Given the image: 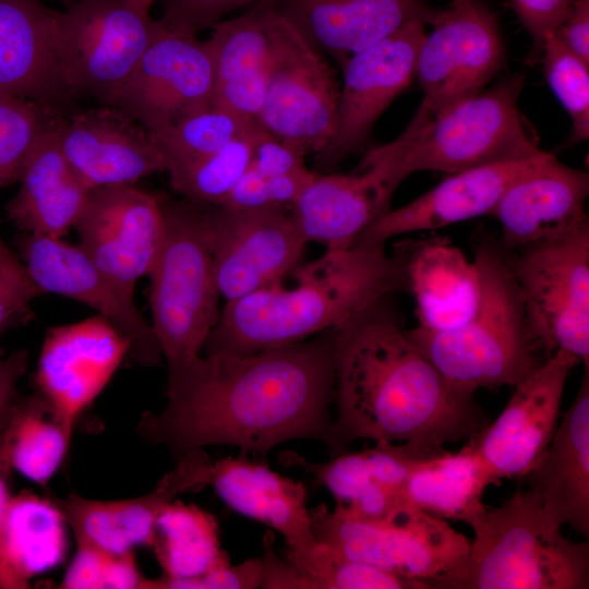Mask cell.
<instances>
[{"label": "cell", "mask_w": 589, "mask_h": 589, "mask_svg": "<svg viewBox=\"0 0 589 589\" xmlns=\"http://www.w3.org/2000/svg\"><path fill=\"white\" fill-rule=\"evenodd\" d=\"M334 381L332 330L249 354L205 353L167 381L166 406L143 412L136 432L177 460L211 445L243 455L297 438L327 446Z\"/></svg>", "instance_id": "1"}, {"label": "cell", "mask_w": 589, "mask_h": 589, "mask_svg": "<svg viewBox=\"0 0 589 589\" xmlns=\"http://www.w3.org/2000/svg\"><path fill=\"white\" fill-rule=\"evenodd\" d=\"M387 299L332 329L337 418L327 447L333 456L361 438L440 450L489 423L474 393L448 382L410 340Z\"/></svg>", "instance_id": "2"}, {"label": "cell", "mask_w": 589, "mask_h": 589, "mask_svg": "<svg viewBox=\"0 0 589 589\" xmlns=\"http://www.w3.org/2000/svg\"><path fill=\"white\" fill-rule=\"evenodd\" d=\"M281 284L227 301L205 353L249 354L338 328L390 294L408 290L402 263L384 249L326 250Z\"/></svg>", "instance_id": "3"}, {"label": "cell", "mask_w": 589, "mask_h": 589, "mask_svg": "<svg viewBox=\"0 0 589 589\" xmlns=\"http://www.w3.org/2000/svg\"><path fill=\"white\" fill-rule=\"evenodd\" d=\"M469 527L468 553L428 580L429 589L589 587V543L566 538L531 488H518L497 507H486Z\"/></svg>", "instance_id": "4"}, {"label": "cell", "mask_w": 589, "mask_h": 589, "mask_svg": "<svg viewBox=\"0 0 589 589\" xmlns=\"http://www.w3.org/2000/svg\"><path fill=\"white\" fill-rule=\"evenodd\" d=\"M521 73L429 115L417 112L394 141L371 148L358 168H377L400 183L417 171L456 173L541 153L518 110Z\"/></svg>", "instance_id": "5"}, {"label": "cell", "mask_w": 589, "mask_h": 589, "mask_svg": "<svg viewBox=\"0 0 589 589\" xmlns=\"http://www.w3.org/2000/svg\"><path fill=\"white\" fill-rule=\"evenodd\" d=\"M481 277L478 306L462 325L429 332L420 327L407 336L454 386L478 388L516 386L545 360L528 333L519 287L500 242L481 239L474 248Z\"/></svg>", "instance_id": "6"}, {"label": "cell", "mask_w": 589, "mask_h": 589, "mask_svg": "<svg viewBox=\"0 0 589 589\" xmlns=\"http://www.w3.org/2000/svg\"><path fill=\"white\" fill-rule=\"evenodd\" d=\"M164 238L148 273L151 324L167 366V381L201 356L219 315L205 204L159 194Z\"/></svg>", "instance_id": "7"}, {"label": "cell", "mask_w": 589, "mask_h": 589, "mask_svg": "<svg viewBox=\"0 0 589 589\" xmlns=\"http://www.w3.org/2000/svg\"><path fill=\"white\" fill-rule=\"evenodd\" d=\"M503 252L537 349L545 359L566 351L589 369V220L564 235Z\"/></svg>", "instance_id": "8"}, {"label": "cell", "mask_w": 589, "mask_h": 589, "mask_svg": "<svg viewBox=\"0 0 589 589\" xmlns=\"http://www.w3.org/2000/svg\"><path fill=\"white\" fill-rule=\"evenodd\" d=\"M310 520L315 541L334 553L423 589H429L428 580L454 568L470 546V540L447 520L414 508L394 519L376 520L320 504L310 509Z\"/></svg>", "instance_id": "9"}, {"label": "cell", "mask_w": 589, "mask_h": 589, "mask_svg": "<svg viewBox=\"0 0 589 589\" xmlns=\"http://www.w3.org/2000/svg\"><path fill=\"white\" fill-rule=\"evenodd\" d=\"M158 29L127 0H77L56 11V51L75 99L103 105L131 74Z\"/></svg>", "instance_id": "10"}, {"label": "cell", "mask_w": 589, "mask_h": 589, "mask_svg": "<svg viewBox=\"0 0 589 589\" xmlns=\"http://www.w3.org/2000/svg\"><path fill=\"white\" fill-rule=\"evenodd\" d=\"M339 89L335 70L322 52L277 14L256 117L261 125L301 155H315L333 133Z\"/></svg>", "instance_id": "11"}, {"label": "cell", "mask_w": 589, "mask_h": 589, "mask_svg": "<svg viewBox=\"0 0 589 589\" xmlns=\"http://www.w3.org/2000/svg\"><path fill=\"white\" fill-rule=\"evenodd\" d=\"M157 23L155 37L131 74L103 104L139 122L152 137L209 109L215 86L207 40Z\"/></svg>", "instance_id": "12"}, {"label": "cell", "mask_w": 589, "mask_h": 589, "mask_svg": "<svg viewBox=\"0 0 589 589\" xmlns=\"http://www.w3.org/2000/svg\"><path fill=\"white\" fill-rule=\"evenodd\" d=\"M417 60L429 115L469 98L503 69L506 47L498 19L484 0H450L437 9Z\"/></svg>", "instance_id": "13"}, {"label": "cell", "mask_w": 589, "mask_h": 589, "mask_svg": "<svg viewBox=\"0 0 589 589\" xmlns=\"http://www.w3.org/2000/svg\"><path fill=\"white\" fill-rule=\"evenodd\" d=\"M425 35V24L411 21L348 59L333 133L314 155L317 170L334 169L368 142L380 116L416 77Z\"/></svg>", "instance_id": "14"}, {"label": "cell", "mask_w": 589, "mask_h": 589, "mask_svg": "<svg viewBox=\"0 0 589 589\" xmlns=\"http://www.w3.org/2000/svg\"><path fill=\"white\" fill-rule=\"evenodd\" d=\"M205 207L216 283L226 302L281 284L298 266L306 241L287 207Z\"/></svg>", "instance_id": "15"}, {"label": "cell", "mask_w": 589, "mask_h": 589, "mask_svg": "<svg viewBox=\"0 0 589 589\" xmlns=\"http://www.w3.org/2000/svg\"><path fill=\"white\" fill-rule=\"evenodd\" d=\"M19 250L40 293L75 300L111 323L130 341L128 359L133 363L156 366L164 362L153 326L136 306L134 293L106 275L79 245L25 233Z\"/></svg>", "instance_id": "16"}, {"label": "cell", "mask_w": 589, "mask_h": 589, "mask_svg": "<svg viewBox=\"0 0 589 589\" xmlns=\"http://www.w3.org/2000/svg\"><path fill=\"white\" fill-rule=\"evenodd\" d=\"M580 361L558 350L518 383L500 416L467 445L501 484L524 479L546 452L558 425L566 381Z\"/></svg>", "instance_id": "17"}, {"label": "cell", "mask_w": 589, "mask_h": 589, "mask_svg": "<svg viewBox=\"0 0 589 589\" xmlns=\"http://www.w3.org/2000/svg\"><path fill=\"white\" fill-rule=\"evenodd\" d=\"M130 341L99 315L46 332L35 382L52 414L73 433L81 414L129 357Z\"/></svg>", "instance_id": "18"}, {"label": "cell", "mask_w": 589, "mask_h": 589, "mask_svg": "<svg viewBox=\"0 0 589 589\" xmlns=\"http://www.w3.org/2000/svg\"><path fill=\"white\" fill-rule=\"evenodd\" d=\"M79 247L112 280L134 293L164 238L159 194L135 184L93 189L74 226Z\"/></svg>", "instance_id": "19"}, {"label": "cell", "mask_w": 589, "mask_h": 589, "mask_svg": "<svg viewBox=\"0 0 589 589\" xmlns=\"http://www.w3.org/2000/svg\"><path fill=\"white\" fill-rule=\"evenodd\" d=\"M213 459L204 448L188 452L165 473L154 489L123 500H92L77 494L50 500L76 543H86L109 553L133 552L151 545L159 515L179 496L208 486Z\"/></svg>", "instance_id": "20"}, {"label": "cell", "mask_w": 589, "mask_h": 589, "mask_svg": "<svg viewBox=\"0 0 589 589\" xmlns=\"http://www.w3.org/2000/svg\"><path fill=\"white\" fill-rule=\"evenodd\" d=\"M555 157H531L488 164L453 173L408 204L390 208L354 239L351 248L384 249L390 239L430 231L480 216H490L504 193L518 180L540 170Z\"/></svg>", "instance_id": "21"}, {"label": "cell", "mask_w": 589, "mask_h": 589, "mask_svg": "<svg viewBox=\"0 0 589 589\" xmlns=\"http://www.w3.org/2000/svg\"><path fill=\"white\" fill-rule=\"evenodd\" d=\"M57 139L68 164L91 190L135 184L142 178L165 171L151 134L110 106L74 108L60 119Z\"/></svg>", "instance_id": "22"}, {"label": "cell", "mask_w": 589, "mask_h": 589, "mask_svg": "<svg viewBox=\"0 0 589 589\" xmlns=\"http://www.w3.org/2000/svg\"><path fill=\"white\" fill-rule=\"evenodd\" d=\"M375 446L342 453L325 462H311L294 452L279 456L285 467H299L324 485L346 514L388 520L404 512L402 489L412 468L438 450L406 443L375 442Z\"/></svg>", "instance_id": "23"}, {"label": "cell", "mask_w": 589, "mask_h": 589, "mask_svg": "<svg viewBox=\"0 0 589 589\" xmlns=\"http://www.w3.org/2000/svg\"><path fill=\"white\" fill-rule=\"evenodd\" d=\"M312 47L342 69L348 59L411 21L429 25L428 0H264Z\"/></svg>", "instance_id": "24"}, {"label": "cell", "mask_w": 589, "mask_h": 589, "mask_svg": "<svg viewBox=\"0 0 589 589\" xmlns=\"http://www.w3.org/2000/svg\"><path fill=\"white\" fill-rule=\"evenodd\" d=\"M56 11L40 0H0V93L67 115L75 98L56 51Z\"/></svg>", "instance_id": "25"}, {"label": "cell", "mask_w": 589, "mask_h": 589, "mask_svg": "<svg viewBox=\"0 0 589 589\" xmlns=\"http://www.w3.org/2000/svg\"><path fill=\"white\" fill-rule=\"evenodd\" d=\"M398 187L374 168L350 175L314 171L290 206L291 216L306 243L349 249L359 233L392 208Z\"/></svg>", "instance_id": "26"}, {"label": "cell", "mask_w": 589, "mask_h": 589, "mask_svg": "<svg viewBox=\"0 0 589 589\" xmlns=\"http://www.w3.org/2000/svg\"><path fill=\"white\" fill-rule=\"evenodd\" d=\"M588 193V172L568 167L556 158L518 180L490 214L501 226L502 249L513 251L554 238L589 220Z\"/></svg>", "instance_id": "27"}, {"label": "cell", "mask_w": 589, "mask_h": 589, "mask_svg": "<svg viewBox=\"0 0 589 589\" xmlns=\"http://www.w3.org/2000/svg\"><path fill=\"white\" fill-rule=\"evenodd\" d=\"M208 486L232 510L280 533L288 561L299 560L315 546L302 482L240 455L214 460Z\"/></svg>", "instance_id": "28"}, {"label": "cell", "mask_w": 589, "mask_h": 589, "mask_svg": "<svg viewBox=\"0 0 589 589\" xmlns=\"http://www.w3.org/2000/svg\"><path fill=\"white\" fill-rule=\"evenodd\" d=\"M393 254L402 263L414 297L418 327L445 332L471 317L481 293L474 260L440 236L398 243Z\"/></svg>", "instance_id": "29"}, {"label": "cell", "mask_w": 589, "mask_h": 589, "mask_svg": "<svg viewBox=\"0 0 589 589\" xmlns=\"http://www.w3.org/2000/svg\"><path fill=\"white\" fill-rule=\"evenodd\" d=\"M276 12L261 0L247 13L221 20L211 29L215 86L212 107L255 118L261 109L271 61Z\"/></svg>", "instance_id": "30"}, {"label": "cell", "mask_w": 589, "mask_h": 589, "mask_svg": "<svg viewBox=\"0 0 589 589\" xmlns=\"http://www.w3.org/2000/svg\"><path fill=\"white\" fill-rule=\"evenodd\" d=\"M524 480L561 526L589 536V369L546 452Z\"/></svg>", "instance_id": "31"}, {"label": "cell", "mask_w": 589, "mask_h": 589, "mask_svg": "<svg viewBox=\"0 0 589 589\" xmlns=\"http://www.w3.org/2000/svg\"><path fill=\"white\" fill-rule=\"evenodd\" d=\"M58 123L32 151L5 206L8 219L24 233L62 238L74 228L91 192L59 147Z\"/></svg>", "instance_id": "32"}, {"label": "cell", "mask_w": 589, "mask_h": 589, "mask_svg": "<svg viewBox=\"0 0 589 589\" xmlns=\"http://www.w3.org/2000/svg\"><path fill=\"white\" fill-rule=\"evenodd\" d=\"M500 484L466 444L458 452L445 449L419 461L404 489V510L414 508L445 520L470 525L485 510V489Z\"/></svg>", "instance_id": "33"}, {"label": "cell", "mask_w": 589, "mask_h": 589, "mask_svg": "<svg viewBox=\"0 0 589 589\" xmlns=\"http://www.w3.org/2000/svg\"><path fill=\"white\" fill-rule=\"evenodd\" d=\"M149 548L169 579L195 578L230 563L215 517L179 500L159 515Z\"/></svg>", "instance_id": "34"}, {"label": "cell", "mask_w": 589, "mask_h": 589, "mask_svg": "<svg viewBox=\"0 0 589 589\" xmlns=\"http://www.w3.org/2000/svg\"><path fill=\"white\" fill-rule=\"evenodd\" d=\"M65 525L50 498L33 494L12 496L3 530V551L19 589L52 567L63 554Z\"/></svg>", "instance_id": "35"}, {"label": "cell", "mask_w": 589, "mask_h": 589, "mask_svg": "<svg viewBox=\"0 0 589 589\" xmlns=\"http://www.w3.org/2000/svg\"><path fill=\"white\" fill-rule=\"evenodd\" d=\"M11 467L29 481L47 485L62 465L73 433L36 392L19 397L12 412Z\"/></svg>", "instance_id": "36"}, {"label": "cell", "mask_w": 589, "mask_h": 589, "mask_svg": "<svg viewBox=\"0 0 589 589\" xmlns=\"http://www.w3.org/2000/svg\"><path fill=\"white\" fill-rule=\"evenodd\" d=\"M256 122L255 118L211 107L153 140L161 154L165 171L172 176L220 151Z\"/></svg>", "instance_id": "37"}, {"label": "cell", "mask_w": 589, "mask_h": 589, "mask_svg": "<svg viewBox=\"0 0 589 589\" xmlns=\"http://www.w3.org/2000/svg\"><path fill=\"white\" fill-rule=\"evenodd\" d=\"M269 134L257 121L215 154L169 176L183 199L218 205L250 167L256 145Z\"/></svg>", "instance_id": "38"}, {"label": "cell", "mask_w": 589, "mask_h": 589, "mask_svg": "<svg viewBox=\"0 0 589 589\" xmlns=\"http://www.w3.org/2000/svg\"><path fill=\"white\" fill-rule=\"evenodd\" d=\"M62 116L34 100L0 93V189L19 181L36 144Z\"/></svg>", "instance_id": "39"}, {"label": "cell", "mask_w": 589, "mask_h": 589, "mask_svg": "<svg viewBox=\"0 0 589 589\" xmlns=\"http://www.w3.org/2000/svg\"><path fill=\"white\" fill-rule=\"evenodd\" d=\"M540 61L545 80L572 120L569 144L589 136V64L572 52L555 34L545 35Z\"/></svg>", "instance_id": "40"}, {"label": "cell", "mask_w": 589, "mask_h": 589, "mask_svg": "<svg viewBox=\"0 0 589 589\" xmlns=\"http://www.w3.org/2000/svg\"><path fill=\"white\" fill-rule=\"evenodd\" d=\"M290 563L313 589H423L398 575L345 558L318 542Z\"/></svg>", "instance_id": "41"}, {"label": "cell", "mask_w": 589, "mask_h": 589, "mask_svg": "<svg viewBox=\"0 0 589 589\" xmlns=\"http://www.w3.org/2000/svg\"><path fill=\"white\" fill-rule=\"evenodd\" d=\"M133 552L113 554L86 543H76L60 588L65 589H142Z\"/></svg>", "instance_id": "42"}, {"label": "cell", "mask_w": 589, "mask_h": 589, "mask_svg": "<svg viewBox=\"0 0 589 589\" xmlns=\"http://www.w3.org/2000/svg\"><path fill=\"white\" fill-rule=\"evenodd\" d=\"M261 0H165L157 20L165 28L197 36L212 28L230 11Z\"/></svg>", "instance_id": "43"}, {"label": "cell", "mask_w": 589, "mask_h": 589, "mask_svg": "<svg viewBox=\"0 0 589 589\" xmlns=\"http://www.w3.org/2000/svg\"><path fill=\"white\" fill-rule=\"evenodd\" d=\"M261 557L224 565L190 579L145 578L142 589H255L262 584Z\"/></svg>", "instance_id": "44"}, {"label": "cell", "mask_w": 589, "mask_h": 589, "mask_svg": "<svg viewBox=\"0 0 589 589\" xmlns=\"http://www.w3.org/2000/svg\"><path fill=\"white\" fill-rule=\"evenodd\" d=\"M572 0H510L521 25L532 38L533 46L528 60L540 61L544 37L564 20Z\"/></svg>", "instance_id": "45"}, {"label": "cell", "mask_w": 589, "mask_h": 589, "mask_svg": "<svg viewBox=\"0 0 589 589\" xmlns=\"http://www.w3.org/2000/svg\"><path fill=\"white\" fill-rule=\"evenodd\" d=\"M251 166L265 178L308 170L304 156L271 134L256 145Z\"/></svg>", "instance_id": "46"}, {"label": "cell", "mask_w": 589, "mask_h": 589, "mask_svg": "<svg viewBox=\"0 0 589 589\" xmlns=\"http://www.w3.org/2000/svg\"><path fill=\"white\" fill-rule=\"evenodd\" d=\"M14 409V408H13ZM13 412V410H12ZM12 413L8 421L0 429V588L1 589H19L15 578L13 577L7 563L3 551V530L7 518L11 494L9 491V476L12 470L10 461V440H11V422Z\"/></svg>", "instance_id": "47"}, {"label": "cell", "mask_w": 589, "mask_h": 589, "mask_svg": "<svg viewBox=\"0 0 589 589\" xmlns=\"http://www.w3.org/2000/svg\"><path fill=\"white\" fill-rule=\"evenodd\" d=\"M273 541V536L267 533L261 557L263 566L261 588L313 589L311 582L287 558L276 554Z\"/></svg>", "instance_id": "48"}, {"label": "cell", "mask_w": 589, "mask_h": 589, "mask_svg": "<svg viewBox=\"0 0 589 589\" xmlns=\"http://www.w3.org/2000/svg\"><path fill=\"white\" fill-rule=\"evenodd\" d=\"M553 32L572 52L589 64V0H572L564 20Z\"/></svg>", "instance_id": "49"}, {"label": "cell", "mask_w": 589, "mask_h": 589, "mask_svg": "<svg viewBox=\"0 0 589 589\" xmlns=\"http://www.w3.org/2000/svg\"><path fill=\"white\" fill-rule=\"evenodd\" d=\"M218 205L233 209H256L273 206L266 178L250 165Z\"/></svg>", "instance_id": "50"}, {"label": "cell", "mask_w": 589, "mask_h": 589, "mask_svg": "<svg viewBox=\"0 0 589 589\" xmlns=\"http://www.w3.org/2000/svg\"><path fill=\"white\" fill-rule=\"evenodd\" d=\"M28 352L17 349L0 360V429L19 399L17 384L27 370Z\"/></svg>", "instance_id": "51"}, {"label": "cell", "mask_w": 589, "mask_h": 589, "mask_svg": "<svg viewBox=\"0 0 589 589\" xmlns=\"http://www.w3.org/2000/svg\"><path fill=\"white\" fill-rule=\"evenodd\" d=\"M0 284L32 299L40 291L29 278L24 264L0 239Z\"/></svg>", "instance_id": "52"}, {"label": "cell", "mask_w": 589, "mask_h": 589, "mask_svg": "<svg viewBox=\"0 0 589 589\" xmlns=\"http://www.w3.org/2000/svg\"><path fill=\"white\" fill-rule=\"evenodd\" d=\"M34 299L0 284V336L31 318Z\"/></svg>", "instance_id": "53"}, {"label": "cell", "mask_w": 589, "mask_h": 589, "mask_svg": "<svg viewBox=\"0 0 589 589\" xmlns=\"http://www.w3.org/2000/svg\"><path fill=\"white\" fill-rule=\"evenodd\" d=\"M132 5L141 9L142 11L149 12L151 7L157 1V0H127Z\"/></svg>", "instance_id": "54"}, {"label": "cell", "mask_w": 589, "mask_h": 589, "mask_svg": "<svg viewBox=\"0 0 589 589\" xmlns=\"http://www.w3.org/2000/svg\"><path fill=\"white\" fill-rule=\"evenodd\" d=\"M4 357V351L3 349L0 347V360Z\"/></svg>", "instance_id": "55"}]
</instances>
